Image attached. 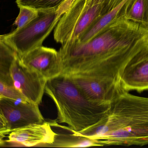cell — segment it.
Wrapping results in <instances>:
<instances>
[{"label": "cell", "instance_id": "obj_4", "mask_svg": "<svg viewBox=\"0 0 148 148\" xmlns=\"http://www.w3.org/2000/svg\"><path fill=\"white\" fill-rule=\"evenodd\" d=\"M74 1L68 0L56 9L39 11V15L35 19L21 28L1 36L2 39L18 56L42 46L45 39Z\"/></svg>", "mask_w": 148, "mask_h": 148}, {"label": "cell", "instance_id": "obj_20", "mask_svg": "<svg viewBox=\"0 0 148 148\" xmlns=\"http://www.w3.org/2000/svg\"><path fill=\"white\" fill-rule=\"evenodd\" d=\"M10 132L8 123L0 110V134H8Z\"/></svg>", "mask_w": 148, "mask_h": 148}, {"label": "cell", "instance_id": "obj_7", "mask_svg": "<svg viewBox=\"0 0 148 148\" xmlns=\"http://www.w3.org/2000/svg\"><path fill=\"white\" fill-rule=\"evenodd\" d=\"M39 106L4 96L0 100V110L8 123L10 132L30 124L43 123L45 120Z\"/></svg>", "mask_w": 148, "mask_h": 148}, {"label": "cell", "instance_id": "obj_14", "mask_svg": "<svg viewBox=\"0 0 148 148\" xmlns=\"http://www.w3.org/2000/svg\"><path fill=\"white\" fill-rule=\"evenodd\" d=\"M124 17L148 29V0H134Z\"/></svg>", "mask_w": 148, "mask_h": 148}, {"label": "cell", "instance_id": "obj_10", "mask_svg": "<svg viewBox=\"0 0 148 148\" xmlns=\"http://www.w3.org/2000/svg\"><path fill=\"white\" fill-rule=\"evenodd\" d=\"M125 91L148 89V47L136 54L127 63L121 77Z\"/></svg>", "mask_w": 148, "mask_h": 148}, {"label": "cell", "instance_id": "obj_17", "mask_svg": "<svg viewBox=\"0 0 148 148\" xmlns=\"http://www.w3.org/2000/svg\"><path fill=\"white\" fill-rule=\"evenodd\" d=\"M19 15L16 19L14 24L20 29L28 24L35 19L39 15V11L27 7L21 6Z\"/></svg>", "mask_w": 148, "mask_h": 148}, {"label": "cell", "instance_id": "obj_22", "mask_svg": "<svg viewBox=\"0 0 148 148\" xmlns=\"http://www.w3.org/2000/svg\"><path fill=\"white\" fill-rule=\"evenodd\" d=\"M2 97H3L0 94V100H1V98Z\"/></svg>", "mask_w": 148, "mask_h": 148}, {"label": "cell", "instance_id": "obj_11", "mask_svg": "<svg viewBox=\"0 0 148 148\" xmlns=\"http://www.w3.org/2000/svg\"><path fill=\"white\" fill-rule=\"evenodd\" d=\"M50 122L30 124L11 131L8 141L17 143L25 147H34L39 145L48 147L53 144L56 133L51 127Z\"/></svg>", "mask_w": 148, "mask_h": 148}, {"label": "cell", "instance_id": "obj_6", "mask_svg": "<svg viewBox=\"0 0 148 148\" xmlns=\"http://www.w3.org/2000/svg\"><path fill=\"white\" fill-rule=\"evenodd\" d=\"M13 87L28 101L39 105L42 101L47 80L34 70L23 65L16 55L11 66Z\"/></svg>", "mask_w": 148, "mask_h": 148}, {"label": "cell", "instance_id": "obj_12", "mask_svg": "<svg viewBox=\"0 0 148 148\" xmlns=\"http://www.w3.org/2000/svg\"><path fill=\"white\" fill-rule=\"evenodd\" d=\"M133 1L124 0L113 10L99 18L77 41L82 43H85L101 33L115 20L120 17H124Z\"/></svg>", "mask_w": 148, "mask_h": 148}, {"label": "cell", "instance_id": "obj_3", "mask_svg": "<svg viewBox=\"0 0 148 148\" xmlns=\"http://www.w3.org/2000/svg\"><path fill=\"white\" fill-rule=\"evenodd\" d=\"M46 93L53 101L58 111L60 123L51 126L79 133L97 123L110 108L111 103L94 101L88 99L69 76L61 74L47 81Z\"/></svg>", "mask_w": 148, "mask_h": 148}, {"label": "cell", "instance_id": "obj_15", "mask_svg": "<svg viewBox=\"0 0 148 148\" xmlns=\"http://www.w3.org/2000/svg\"><path fill=\"white\" fill-rule=\"evenodd\" d=\"M98 147L94 140L89 138L70 135L56 134L53 143L48 147L61 148H84Z\"/></svg>", "mask_w": 148, "mask_h": 148}, {"label": "cell", "instance_id": "obj_8", "mask_svg": "<svg viewBox=\"0 0 148 148\" xmlns=\"http://www.w3.org/2000/svg\"><path fill=\"white\" fill-rule=\"evenodd\" d=\"M69 77L88 99L94 101L111 103L127 92L120 82L91 77Z\"/></svg>", "mask_w": 148, "mask_h": 148}, {"label": "cell", "instance_id": "obj_9", "mask_svg": "<svg viewBox=\"0 0 148 148\" xmlns=\"http://www.w3.org/2000/svg\"><path fill=\"white\" fill-rule=\"evenodd\" d=\"M18 56L23 65L36 71L47 81L61 74L58 51L53 48L42 46Z\"/></svg>", "mask_w": 148, "mask_h": 148}, {"label": "cell", "instance_id": "obj_1", "mask_svg": "<svg viewBox=\"0 0 148 148\" xmlns=\"http://www.w3.org/2000/svg\"><path fill=\"white\" fill-rule=\"evenodd\" d=\"M147 47L148 30L120 17L85 43L75 40L62 45L61 74L121 82L127 63Z\"/></svg>", "mask_w": 148, "mask_h": 148}, {"label": "cell", "instance_id": "obj_23", "mask_svg": "<svg viewBox=\"0 0 148 148\" xmlns=\"http://www.w3.org/2000/svg\"><path fill=\"white\" fill-rule=\"evenodd\" d=\"M1 38V36L0 35V38Z\"/></svg>", "mask_w": 148, "mask_h": 148}, {"label": "cell", "instance_id": "obj_24", "mask_svg": "<svg viewBox=\"0 0 148 148\" xmlns=\"http://www.w3.org/2000/svg\"></svg>", "mask_w": 148, "mask_h": 148}, {"label": "cell", "instance_id": "obj_19", "mask_svg": "<svg viewBox=\"0 0 148 148\" xmlns=\"http://www.w3.org/2000/svg\"><path fill=\"white\" fill-rule=\"evenodd\" d=\"M0 94L4 97L22 101H28L14 87L10 86L0 80Z\"/></svg>", "mask_w": 148, "mask_h": 148}, {"label": "cell", "instance_id": "obj_21", "mask_svg": "<svg viewBox=\"0 0 148 148\" xmlns=\"http://www.w3.org/2000/svg\"><path fill=\"white\" fill-rule=\"evenodd\" d=\"M0 134V144H2L3 142V138H4V136H5V135L6 134Z\"/></svg>", "mask_w": 148, "mask_h": 148}, {"label": "cell", "instance_id": "obj_5", "mask_svg": "<svg viewBox=\"0 0 148 148\" xmlns=\"http://www.w3.org/2000/svg\"><path fill=\"white\" fill-rule=\"evenodd\" d=\"M100 4L90 5L86 0H74L62 16L54 31L56 41L62 45L79 40L101 15Z\"/></svg>", "mask_w": 148, "mask_h": 148}, {"label": "cell", "instance_id": "obj_18", "mask_svg": "<svg viewBox=\"0 0 148 148\" xmlns=\"http://www.w3.org/2000/svg\"><path fill=\"white\" fill-rule=\"evenodd\" d=\"M123 1L124 0H86V3L90 5L100 4L101 15L103 16L114 9Z\"/></svg>", "mask_w": 148, "mask_h": 148}, {"label": "cell", "instance_id": "obj_16", "mask_svg": "<svg viewBox=\"0 0 148 148\" xmlns=\"http://www.w3.org/2000/svg\"><path fill=\"white\" fill-rule=\"evenodd\" d=\"M68 0H16L18 7H27L37 11L53 10L59 8Z\"/></svg>", "mask_w": 148, "mask_h": 148}, {"label": "cell", "instance_id": "obj_13", "mask_svg": "<svg viewBox=\"0 0 148 148\" xmlns=\"http://www.w3.org/2000/svg\"><path fill=\"white\" fill-rule=\"evenodd\" d=\"M16 55L17 54L0 38V80L12 87L10 70Z\"/></svg>", "mask_w": 148, "mask_h": 148}, {"label": "cell", "instance_id": "obj_2", "mask_svg": "<svg viewBox=\"0 0 148 148\" xmlns=\"http://www.w3.org/2000/svg\"><path fill=\"white\" fill-rule=\"evenodd\" d=\"M98 147L148 145V98L126 92L97 123L76 133Z\"/></svg>", "mask_w": 148, "mask_h": 148}]
</instances>
